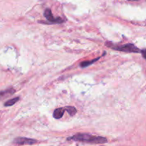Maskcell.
<instances>
[{"label": "cell", "instance_id": "cell-10", "mask_svg": "<svg viewBox=\"0 0 146 146\" xmlns=\"http://www.w3.org/2000/svg\"><path fill=\"white\" fill-rule=\"evenodd\" d=\"M141 54H143V57L146 59V49L143 50V51H141Z\"/></svg>", "mask_w": 146, "mask_h": 146}, {"label": "cell", "instance_id": "cell-7", "mask_svg": "<svg viewBox=\"0 0 146 146\" xmlns=\"http://www.w3.org/2000/svg\"><path fill=\"white\" fill-rule=\"evenodd\" d=\"M100 58H101V57H98V58H95V59H93V60H91V61H83V62L81 63V64H80V66H81V67H82V68H86V67L88 66H90V65H91V64H94V62H96V61H97L98 60H99Z\"/></svg>", "mask_w": 146, "mask_h": 146}, {"label": "cell", "instance_id": "cell-9", "mask_svg": "<svg viewBox=\"0 0 146 146\" xmlns=\"http://www.w3.org/2000/svg\"><path fill=\"white\" fill-rule=\"evenodd\" d=\"M65 110L70 114V115H71V116L75 115L77 112L76 108L75 107H73V106L65 107Z\"/></svg>", "mask_w": 146, "mask_h": 146}, {"label": "cell", "instance_id": "cell-8", "mask_svg": "<svg viewBox=\"0 0 146 146\" xmlns=\"http://www.w3.org/2000/svg\"><path fill=\"white\" fill-rule=\"evenodd\" d=\"M19 100V97H16V98H11V99L9 100V101H7V102H5V104H4V106H13L14 104H15Z\"/></svg>", "mask_w": 146, "mask_h": 146}, {"label": "cell", "instance_id": "cell-4", "mask_svg": "<svg viewBox=\"0 0 146 146\" xmlns=\"http://www.w3.org/2000/svg\"><path fill=\"white\" fill-rule=\"evenodd\" d=\"M44 16L46 18V19L48 21H51V22L54 23H61L63 21V20L61 18H54V16H53L52 12H51V10L49 9H46L44 11Z\"/></svg>", "mask_w": 146, "mask_h": 146}, {"label": "cell", "instance_id": "cell-2", "mask_svg": "<svg viewBox=\"0 0 146 146\" xmlns=\"http://www.w3.org/2000/svg\"><path fill=\"white\" fill-rule=\"evenodd\" d=\"M106 46L112 49L116 50V51H125V52L129 53H139L141 52V50L138 48H137L135 46H134L132 44H123V45H115V44H111L108 42L106 43Z\"/></svg>", "mask_w": 146, "mask_h": 146}, {"label": "cell", "instance_id": "cell-6", "mask_svg": "<svg viewBox=\"0 0 146 146\" xmlns=\"http://www.w3.org/2000/svg\"><path fill=\"white\" fill-rule=\"evenodd\" d=\"M65 108H59L56 109L54 111V113H53V116L56 119H60L61 118H62V116L64 115V112H65Z\"/></svg>", "mask_w": 146, "mask_h": 146}, {"label": "cell", "instance_id": "cell-3", "mask_svg": "<svg viewBox=\"0 0 146 146\" xmlns=\"http://www.w3.org/2000/svg\"><path fill=\"white\" fill-rule=\"evenodd\" d=\"M15 143L19 145H32L37 142L36 140L28 138H17L14 141Z\"/></svg>", "mask_w": 146, "mask_h": 146}, {"label": "cell", "instance_id": "cell-5", "mask_svg": "<svg viewBox=\"0 0 146 146\" xmlns=\"http://www.w3.org/2000/svg\"><path fill=\"white\" fill-rule=\"evenodd\" d=\"M14 93H15V90L13 88H7V89L4 90V91H0V101L4 100V98H7L9 96H11Z\"/></svg>", "mask_w": 146, "mask_h": 146}, {"label": "cell", "instance_id": "cell-1", "mask_svg": "<svg viewBox=\"0 0 146 146\" xmlns=\"http://www.w3.org/2000/svg\"><path fill=\"white\" fill-rule=\"evenodd\" d=\"M68 140H73L75 141H81V142L89 143H105L107 142L106 138L101 136H95V135H90L86 133H79L75 135H73L71 138H68Z\"/></svg>", "mask_w": 146, "mask_h": 146}, {"label": "cell", "instance_id": "cell-11", "mask_svg": "<svg viewBox=\"0 0 146 146\" xmlns=\"http://www.w3.org/2000/svg\"><path fill=\"white\" fill-rule=\"evenodd\" d=\"M130 1H138V0H130Z\"/></svg>", "mask_w": 146, "mask_h": 146}]
</instances>
